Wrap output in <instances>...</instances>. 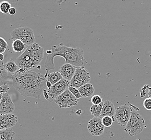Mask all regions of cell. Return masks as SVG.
I'll return each mask as SVG.
<instances>
[{"mask_svg": "<svg viewBox=\"0 0 151 140\" xmlns=\"http://www.w3.org/2000/svg\"><path fill=\"white\" fill-rule=\"evenodd\" d=\"M79 89L82 97H92L95 91L93 85L90 82L82 86Z\"/></svg>", "mask_w": 151, "mask_h": 140, "instance_id": "2e32d148", "label": "cell"}, {"mask_svg": "<svg viewBox=\"0 0 151 140\" xmlns=\"http://www.w3.org/2000/svg\"><path fill=\"white\" fill-rule=\"evenodd\" d=\"M30 56L32 61L38 66L44 57V49L37 43H33L27 46L26 49Z\"/></svg>", "mask_w": 151, "mask_h": 140, "instance_id": "8fae6325", "label": "cell"}, {"mask_svg": "<svg viewBox=\"0 0 151 140\" xmlns=\"http://www.w3.org/2000/svg\"><path fill=\"white\" fill-rule=\"evenodd\" d=\"M91 102L93 105H99L101 104L102 102V97L99 95H94L91 99Z\"/></svg>", "mask_w": 151, "mask_h": 140, "instance_id": "484cf974", "label": "cell"}, {"mask_svg": "<svg viewBox=\"0 0 151 140\" xmlns=\"http://www.w3.org/2000/svg\"><path fill=\"white\" fill-rule=\"evenodd\" d=\"M48 54L45 62L46 73L45 78L48 74V72L55 69L54 59L55 57L59 56L65 59L66 63L76 67H85L87 63L84 58V51L79 48H70L60 43L57 45L52 46L50 51H47Z\"/></svg>", "mask_w": 151, "mask_h": 140, "instance_id": "7a4b0ae2", "label": "cell"}, {"mask_svg": "<svg viewBox=\"0 0 151 140\" xmlns=\"http://www.w3.org/2000/svg\"><path fill=\"white\" fill-rule=\"evenodd\" d=\"M145 128L143 117L137 111L132 110L130 120L124 128L125 131L131 136H133L142 133Z\"/></svg>", "mask_w": 151, "mask_h": 140, "instance_id": "3957f363", "label": "cell"}, {"mask_svg": "<svg viewBox=\"0 0 151 140\" xmlns=\"http://www.w3.org/2000/svg\"><path fill=\"white\" fill-rule=\"evenodd\" d=\"M115 112H116V109L114 104L112 103L110 101H106L103 103L102 110V112L101 114L100 118H102L106 116L113 117L115 116Z\"/></svg>", "mask_w": 151, "mask_h": 140, "instance_id": "9a60e30c", "label": "cell"}, {"mask_svg": "<svg viewBox=\"0 0 151 140\" xmlns=\"http://www.w3.org/2000/svg\"><path fill=\"white\" fill-rule=\"evenodd\" d=\"M103 102H102L101 104L99 105H93L90 108V112L91 114L94 116V117L99 118L101 115V114L102 112V107H103Z\"/></svg>", "mask_w": 151, "mask_h": 140, "instance_id": "7402d4cb", "label": "cell"}, {"mask_svg": "<svg viewBox=\"0 0 151 140\" xmlns=\"http://www.w3.org/2000/svg\"><path fill=\"white\" fill-rule=\"evenodd\" d=\"M101 119H102V122L103 123V126L106 128L111 127L114 121L112 117L109 116H106Z\"/></svg>", "mask_w": 151, "mask_h": 140, "instance_id": "cb8c5ba5", "label": "cell"}, {"mask_svg": "<svg viewBox=\"0 0 151 140\" xmlns=\"http://www.w3.org/2000/svg\"><path fill=\"white\" fill-rule=\"evenodd\" d=\"M43 95H44V97H45L46 99L47 100H50V97L48 96V93H47V92L46 91V89H45L44 92H43Z\"/></svg>", "mask_w": 151, "mask_h": 140, "instance_id": "4dcf8cb0", "label": "cell"}, {"mask_svg": "<svg viewBox=\"0 0 151 140\" xmlns=\"http://www.w3.org/2000/svg\"><path fill=\"white\" fill-rule=\"evenodd\" d=\"M52 86V85L48 81H47V82H46V88H50Z\"/></svg>", "mask_w": 151, "mask_h": 140, "instance_id": "1f68e13d", "label": "cell"}, {"mask_svg": "<svg viewBox=\"0 0 151 140\" xmlns=\"http://www.w3.org/2000/svg\"><path fill=\"white\" fill-rule=\"evenodd\" d=\"M68 89L72 93V95L76 97L78 99H80L81 97H82L81 95H80V93L79 91V89L78 88H76V87H74L72 86H70L68 87Z\"/></svg>", "mask_w": 151, "mask_h": 140, "instance_id": "4316f807", "label": "cell"}, {"mask_svg": "<svg viewBox=\"0 0 151 140\" xmlns=\"http://www.w3.org/2000/svg\"><path fill=\"white\" fill-rule=\"evenodd\" d=\"M147 94H148V97H149L151 98V87H150L148 88Z\"/></svg>", "mask_w": 151, "mask_h": 140, "instance_id": "d6a6232c", "label": "cell"}, {"mask_svg": "<svg viewBox=\"0 0 151 140\" xmlns=\"http://www.w3.org/2000/svg\"><path fill=\"white\" fill-rule=\"evenodd\" d=\"M12 48L14 52L21 53L24 51L25 48V44L21 40H15L12 42Z\"/></svg>", "mask_w": 151, "mask_h": 140, "instance_id": "44dd1931", "label": "cell"}, {"mask_svg": "<svg viewBox=\"0 0 151 140\" xmlns=\"http://www.w3.org/2000/svg\"><path fill=\"white\" fill-rule=\"evenodd\" d=\"M91 79L89 73L85 67H76L75 74L70 82V86L79 88L90 82Z\"/></svg>", "mask_w": 151, "mask_h": 140, "instance_id": "5b68a950", "label": "cell"}, {"mask_svg": "<svg viewBox=\"0 0 151 140\" xmlns=\"http://www.w3.org/2000/svg\"><path fill=\"white\" fill-rule=\"evenodd\" d=\"M46 78L47 81L51 84L52 85H53L59 82L63 78L59 72H55L52 73H48Z\"/></svg>", "mask_w": 151, "mask_h": 140, "instance_id": "ffe728a7", "label": "cell"}, {"mask_svg": "<svg viewBox=\"0 0 151 140\" xmlns=\"http://www.w3.org/2000/svg\"><path fill=\"white\" fill-rule=\"evenodd\" d=\"M10 87L8 84H4L3 85L0 86V94L1 93H6L9 90Z\"/></svg>", "mask_w": 151, "mask_h": 140, "instance_id": "f1b7e54d", "label": "cell"}, {"mask_svg": "<svg viewBox=\"0 0 151 140\" xmlns=\"http://www.w3.org/2000/svg\"><path fill=\"white\" fill-rule=\"evenodd\" d=\"M16 134L12 129L0 130V140H14Z\"/></svg>", "mask_w": 151, "mask_h": 140, "instance_id": "ac0fdd59", "label": "cell"}, {"mask_svg": "<svg viewBox=\"0 0 151 140\" xmlns=\"http://www.w3.org/2000/svg\"><path fill=\"white\" fill-rule=\"evenodd\" d=\"M9 76H11L4 67L3 61H0V86L4 84V82L9 79Z\"/></svg>", "mask_w": 151, "mask_h": 140, "instance_id": "d6986e66", "label": "cell"}, {"mask_svg": "<svg viewBox=\"0 0 151 140\" xmlns=\"http://www.w3.org/2000/svg\"><path fill=\"white\" fill-rule=\"evenodd\" d=\"M79 100L68 89L56 97L54 101L61 108H67L77 105L79 103Z\"/></svg>", "mask_w": 151, "mask_h": 140, "instance_id": "8992f818", "label": "cell"}, {"mask_svg": "<svg viewBox=\"0 0 151 140\" xmlns=\"http://www.w3.org/2000/svg\"><path fill=\"white\" fill-rule=\"evenodd\" d=\"M12 7L11 4L8 1H2L0 3V12L6 14L9 13V10Z\"/></svg>", "mask_w": 151, "mask_h": 140, "instance_id": "603a6c76", "label": "cell"}, {"mask_svg": "<svg viewBox=\"0 0 151 140\" xmlns=\"http://www.w3.org/2000/svg\"><path fill=\"white\" fill-rule=\"evenodd\" d=\"M2 95H3V93H1V94H0V103H1V100H2Z\"/></svg>", "mask_w": 151, "mask_h": 140, "instance_id": "e575fe53", "label": "cell"}, {"mask_svg": "<svg viewBox=\"0 0 151 140\" xmlns=\"http://www.w3.org/2000/svg\"><path fill=\"white\" fill-rule=\"evenodd\" d=\"M13 86L25 97L40 99L46 88V79L40 73L32 71L12 75Z\"/></svg>", "mask_w": 151, "mask_h": 140, "instance_id": "6da1fadb", "label": "cell"}, {"mask_svg": "<svg viewBox=\"0 0 151 140\" xmlns=\"http://www.w3.org/2000/svg\"><path fill=\"white\" fill-rule=\"evenodd\" d=\"M9 14L10 15L14 16L16 14V9L14 7H12L9 11Z\"/></svg>", "mask_w": 151, "mask_h": 140, "instance_id": "f546056e", "label": "cell"}, {"mask_svg": "<svg viewBox=\"0 0 151 140\" xmlns=\"http://www.w3.org/2000/svg\"><path fill=\"white\" fill-rule=\"evenodd\" d=\"M105 127L102 122V119L94 117L88 123L87 129L89 133L93 136H101L104 132Z\"/></svg>", "mask_w": 151, "mask_h": 140, "instance_id": "30bf717a", "label": "cell"}, {"mask_svg": "<svg viewBox=\"0 0 151 140\" xmlns=\"http://www.w3.org/2000/svg\"><path fill=\"white\" fill-rule=\"evenodd\" d=\"M4 58V55L3 54H0V61H3Z\"/></svg>", "mask_w": 151, "mask_h": 140, "instance_id": "836d02e7", "label": "cell"}, {"mask_svg": "<svg viewBox=\"0 0 151 140\" xmlns=\"http://www.w3.org/2000/svg\"><path fill=\"white\" fill-rule=\"evenodd\" d=\"M12 40H21L27 45L29 46L35 43L36 38L33 31L31 27H23L14 29L10 34Z\"/></svg>", "mask_w": 151, "mask_h": 140, "instance_id": "277c9868", "label": "cell"}, {"mask_svg": "<svg viewBox=\"0 0 151 140\" xmlns=\"http://www.w3.org/2000/svg\"><path fill=\"white\" fill-rule=\"evenodd\" d=\"M132 109L127 105L118 106L116 109L115 118L118 123L122 127H125L130 119Z\"/></svg>", "mask_w": 151, "mask_h": 140, "instance_id": "9c48e42d", "label": "cell"}, {"mask_svg": "<svg viewBox=\"0 0 151 140\" xmlns=\"http://www.w3.org/2000/svg\"><path fill=\"white\" fill-rule=\"evenodd\" d=\"M76 69V66L71 64L66 63L61 66L59 72L60 73L63 78L70 82L75 74Z\"/></svg>", "mask_w": 151, "mask_h": 140, "instance_id": "5bb4252c", "label": "cell"}, {"mask_svg": "<svg viewBox=\"0 0 151 140\" xmlns=\"http://www.w3.org/2000/svg\"><path fill=\"white\" fill-rule=\"evenodd\" d=\"M4 67L6 71L11 75L17 73L19 70V67L16 63V60L13 58H12L6 64H4Z\"/></svg>", "mask_w": 151, "mask_h": 140, "instance_id": "e0dca14e", "label": "cell"}, {"mask_svg": "<svg viewBox=\"0 0 151 140\" xmlns=\"http://www.w3.org/2000/svg\"><path fill=\"white\" fill-rule=\"evenodd\" d=\"M8 47V43L6 40L0 37V54H3L6 52Z\"/></svg>", "mask_w": 151, "mask_h": 140, "instance_id": "d4e9b609", "label": "cell"}, {"mask_svg": "<svg viewBox=\"0 0 151 140\" xmlns=\"http://www.w3.org/2000/svg\"><path fill=\"white\" fill-rule=\"evenodd\" d=\"M17 121V116L14 114L0 115V130L11 129Z\"/></svg>", "mask_w": 151, "mask_h": 140, "instance_id": "4fadbf2b", "label": "cell"}, {"mask_svg": "<svg viewBox=\"0 0 151 140\" xmlns=\"http://www.w3.org/2000/svg\"><path fill=\"white\" fill-rule=\"evenodd\" d=\"M143 106L146 110H151V98L148 97L145 99L143 102Z\"/></svg>", "mask_w": 151, "mask_h": 140, "instance_id": "83f0119b", "label": "cell"}, {"mask_svg": "<svg viewBox=\"0 0 151 140\" xmlns=\"http://www.w3.org/2000/svg\"><path fill=\"white\" fill-rule=\"evenodd\" d=\"M16 63L19 67L18 72L21 73L32 71L38 67L32 61L27 50H25V51L16 59Z\"/></svg>", "mask_w": 151, "mask_h": 140, "instance_id": "ba28073f", "label": "cell"}, {"mask_svg": "<svg viewBox=\"0 0 151 140\" xmlns=\"http://www.w3.org/2000/svg\"><path fill=\"white\" fill-rule=\"evenodd\" d=\"M15 110V105L13 103L10 95L6 92L4 93L0 103V115L12 114Z\"/></svg>", "mask_w": 151, "mask_h": 140, "instance_id": "7c38bea8", "label": "cell"}, {"mask_svg": "<svg viewBox=\"0 0 151 140\" xmlns=\"http://www.w3.org/2000/svg\"><path fill=\"white\" fill-rule=\"evenodd\" d=\"M70 86V80L63 78L59 82L52 86L51 88H46L50 97L49 101L52 102V101L55 100L56 97L68 89Z\"/></svg>", "mask_w": 151, "mask_h": 140, "instance_id": "52a82bcc", "label": "cell"}]
</instances>
